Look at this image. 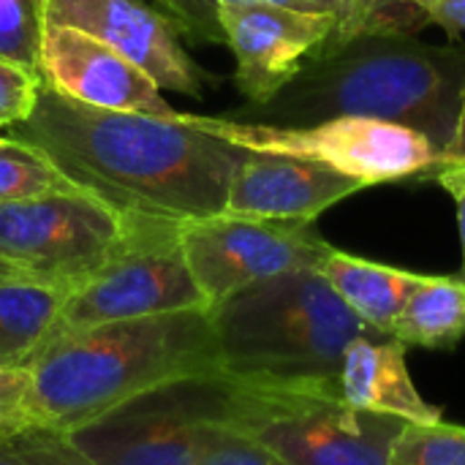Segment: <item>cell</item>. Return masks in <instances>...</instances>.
Returning <instances> with one entry per match:
<instances>
[{
	"label": "cell",
	"instance_id": "7402d4cb",
	"mask_svg": "<svg viewBox=\"0 0 465 465\" xmlns=\"http://www.w3.org/2000/svg\"><path fill=\"white\" fill-rule=\"evenodd\" d=\"M0 465H95L68 433L30 428L0 441Z\"/></svg>",
	"mask_w": 465,
	"mask_h": 465
},
{
	"label": "cell",
	"instance_id": "d6a6232c",
	"mask_svg": "<svg viewBox=\"0 0 465 465\" xmlns=\"http://www.w3.org/2000/svg\"><path fill=\"white\" fill-rule=\"evenodd\" d=\"M153 3H158V0H153Z\"/></svg>",
	"mask_w": 465,
	"mask_h": 465
},
{
	"label": "cell",
	"instance_id": "44dd1931",
	"mask_svg": "<svg viewBox=\"0 0 465 465\" xmlns=\"http://www.w3.org/2000/svg\"><path fill=\"white\" fill-rule=\"evenodd\" d=\"M44 0H0V57L41 79Z\"/></svg>",
	"mask_w": 465,
	"mask_h": 465
},
{
	"label": "cell",
	"instance_id": "277c9868",
	"mask_svg": "<svg viewBox=\"0 0 465 465\" xmlns=\"http://www.w3.org/2000/svg\"><path fill=\"white\" fill-rule=\"evenodd\" d=\"M218 373L232 384L341 398L351 341L376 338L316 267L253 283L210 308Z\"/></svg>",
	"mask_w": 465,
	"mask_h": 465
},
{
	"label": "cell",
	"instance_id": "ac0fdd59",
	"mask_svg": "<svg viewBox=\"0 0 465 465\" xmlns=\"http://www.w3.org/2000/svg\"><path fill=\"white\" fill-rule=\"evenodd\" d=\"M63 294L33 283H0V365H30L60 319Z\"/></svg>",
	"mask_w": 465,
	"mask_h": 465
},
{
	"label": "cell",
	"instance_id": "603a6c76",
	"mask_svg": "<svg viewBox=\"0 0 465 465\" xmlns=\"http://www.w3.org/2000/svg\"><path fill=\"white\" fill-rule=\"evenodd\" d=\"M223 3H275L300 11H322L319 0H158V5L177 22L180 33L196 44H223V33L215 14Z\"/></svg>",
	"mask_w": 465,
	"mask_h": 465
},
{
	"label": "cell",
	"instance_id": "52a82bcc",
	"mask_svg": "<svg viewBox=\"0 0 465 465\" xmlns=\"http://www.w3.org/2000/svg\"><path fill=\"white\" fill-rule=\"evenodd\" d=\"M196 123L237 147L294 155L360 180L368 188L381 183L425 180L441 161L428 136L414 128L371 117H332L311 125H270L196 114Z\"/></svg>",
	"mask_w": 465,
	"mask_h": 465
},
{
	"label": "cell",
	"instance_id": "8fae6325",
	"mask_svg": "<svg viewBox=\"0 0 465 465\" xmlns=\"http://www.w3.org/2000/svg\"><path fill=\"white\" fill-rule=\"evenodd\" d=\"M215 14L237 63L234 84L251 106L270 104L341 27L335 14L275 3H223Z\"/></svg>",
	"mask_w": 465,
	"mask_h": 465
},
{
	"label": "cell",
	"instance_id": "e0dca14e",
	"mask_svg": "<svg viewBox=\"0 0 465 465\" xmlns=\"http://www.w3.org/2000/svg\"><path fill=\"white\" fill-rule=\"evenodd\" d=\"M403 346L452 351L465 341V281L460 275H422L392 335Z\"/></svg>",
	"mask_w": 465,
	"mask_h": 465
},
{
	"label": "cell",
	"instance_id": "9a60e30c",
	"mask_svg": "<svg viewBox=\"0 0 465 465\" xmlns=\"http://www.w3.org/2000/svg\"><path fill=\"white\" fill-rule=\"evenodd\" d=\"M341 398L373 414H390L406 422H439L441 411L414 387L406 346L390 335L357 338L349 343L341 365Z\"/></svg>",
	"mask_w": 465,
	"mask_h": 465
},
{
	"label": "cell",
	"instance_id": "4fadbf2b",
	"mask_svg": "<svg viewBox=\"0 0 465 465\" xmlns=\"http://www.w3.org/2000/svg\"><path fill=\"white\" fill-rule=\"evenodd\" d=\"M41 84L98 109L174 117L161 87L112 46L57 22H44Z\"/></svg>",
	"mask_w": 465,
	"mask_h": 465
},
{
	"label": "cell",
	"instance_id": "7c38bea8",
	"mask_svg": "<svg viewBox=\"0 0 465 465\" xmlns=\"http://www.w3.org/2000/svg\"><path fill=\"white\" fill-rule=\"evenodd\" d=\"M44 19L112 46L161 90L191 98L204 93L207 74L185 52L177 22L150 0H44Z\"/></svg>",
	"mask_w": 465,
	"mask_h": 465
},
{
	"label": "cell",
	"instance_id": "9c48e42d",
	"mask_svg": "<svg viewBox=\"0 0 465 465\" xmlns=\"http://www.w3.org/2000/svg\"><path fill=\"white\" fill-rule=\"evenodd\" d=\"M223 376H191L131 398L84 428L71 441L95 465H196L210 422H221Z\"/></svg>",
	"mask_w": 465,
	"mask_h": 465
},
{
	"label": "cell",
	"instance_id": "5b68a950",
	"mask_svg": "<svg viewBox=\"0 0 465 465\" xmlns=\"http://www.w3.org/2000/svg\"><path fill=\"white\" fill-rule=\"evenodd\" d=\"M226 384L221 425L256 439L286 465H387L406 425L338 395Z\"/></svg>",
	"mask_w": 465,
	"mask_h": 465
},
{
	"label": "cell",
	"instance_id": "cb8c5ba5",
	"mask_svg": "<svg viewBox=\"0 0 465 465\" xmlns=\"http://www.w3.org/2000/svg\"><path fill=\"white\" fill-rule=\"evenodd\" d=\"M44 428L33 409L30 365H0V441Z\"/></svg>",
	"mask_w": 465,
	"mask_h": 465
},
{
	"label": "cell",
	"instance_id": "484cf974",
	"mask_svg": "<svg viewBox=\"0 0 465 465\" xmlns=\"http://www.w3.org/2000/svg\"><path fill=\"white\" fill-rule=\"evenodd\" d=\"M425 25L417 11L403 0H351V16L332 38H349L357 33H411Z\"/></svg>",
	"mask_w": 465,
	"mask_h": 465
},
{
	"label": "cell",
	"instance_id": "d4e9b609",
	"mask_svg": "<svg viewBox=\"0 0 465 465\" xmlns=\"http://www.w3.org/2000/svg\"><path fill=\"white\" fill-rule=\"evenodd\" d=\"M196 465H286L256 439L232 430L221 422H210L204 447Z\"/></svg>",
	"mask_w": 465,
	"mask_h": 465
},
{
	"label": "cell",
	"instance_id": "d6986e66",
	"mask_svg": "<svg viewBox=\"0 0 465 465\" xmlns=\"http://www.w3.org/2000/svg\"><path fill=\"white\" fill-rule=\"evenodd\" d=\"M71 191L84 188L65 177L44 150L8 134L0 136V202H22Z\"/></svg>",
	"mask_w": 465,
	"mask_h": 465
},
{
	"label": "cell",
	"instance_id": "8992f818",
	"mask_svg": "<svg viewBox=\"0 0 465 465\" xmlns=\"http://www.w3.org/2000/svg\"><path fill=\"white\" fill-rule=\"evenodd\" d=\"M131 234V213L90 191L0 202V262L63 297L106 267Z\"/></svg>",
	"mask_w": 465,
	"mask_h": 465
},
{
	"label": "cell",
	"instance_id": "1f68e13d",
	"mask_svg": "<svg viewBox=\"0 0 465 465\" xmlns=\"http://www.w3.org/2000/svg\"><path fill=\"white\" fill-rule=\"evenodd\" d=\"M5 281H27V278H22L14 267H8V264L0 262V283H5Z\"/></svg>",
	"mask_w": 465,
	"mask_h": 465
},
{
	"label": "cell",
	"instance_id": "3957f363",
	"mask_svg": "<svg viewBox=\"0 0 465 465\" xmlns=\"http://www.w3.org/2000/svg\"><path fill=\"white\" fill-rule=\"evenodd\" d=\"M215 373L210 311L54 327L30 362L33 409L44 428L71 433L142 392Z\"/></svg>",
	"mask_w": 465,
	"mask_h": 465
},
{
	"label": "cell",
	"instance_id": "7a4b0ae2",
	"mask_svg": "<svg viewBox=\"0 0 465 465\" xmlns=\"http://www.w3.org/2000/svg\"><path fill=\"white\" fill-rule=\"evenodd\" d=\"M465 98V46L422 44L411 33L330 38L305 68L248 123L311 125L332 117H371L414 128L439 155L452 144Z\"/></svg>",
	"mask_w": 465,
	"mask_h": 465
},
{
	"label": "cell",
	"instance_id": "4316f807",
	"mask_svg": "<svg viewBox=\"0 0 465 465\" xmlns=\"http://www.w3.org/2000/svg\"><path fill=\"white\" fill-rule=\"evenodd\" d=\"M41 79L16 63L0 57V128H11L30 117Z\"/></svg>",
	"mask_w": 465,
	"mask_h": 465
},
{
	"label": "cell",
	"instance_id": "30bf717a",
	"mask_svg": "<svg viewBox=\"0 0 465 465\" xmlns=\"http://www.w3.org/2000/svg\"><path fill=\"white\" fill-rule=\"evenodd\" d=\"M188 270L210 308L267 278L319 267L332 248L308 221L218 213L180 223Z\"/></svg>",
	"mask_w": 465,
	"mask_h": 465
},
{
	"label": "cell",
	"instance_id": "5bb4252c",
	"mask_svg": "<svg viewBox=\"0 0 465 465\" xmlns=\"http://www.w3.org/2000/svg\"><path fill=\"white\" fill-rule=\"evenodd\" d=\"M365 188L360 180L294 155L245 150L229 183L226 213L313 223L324 210Z\"/></svg>",
	"mask_w": 465,
	"mask_h": 465
},
{
	"label": "cell",
	"instance_id": "f1b7e54d",
	"mask_svg": "<svg viewBox=\"0 0 465 465\" xmlns=\"http://www.w3.org/2000/svg\"><path fill=\"white\" fill-rule=\"evenodd\" d=\"M430 180H436L458 204V226H460V248H463V264L458 275L465 281V161H439Z\"/></svg>",
	"mask_w": 465,
	"mask_h": 465
},
{
	"label": "cell",
	"instance_id": "ffe728a7",
	"mask_svg": "<svg viewBox=\"0 0 465 465\" xmlns=\"http://www.w3.org/2000/svg\"><path fill=\"white\" fill-rule=\"evenodd\" d=\"M387 465H465V428L447 422H406Z\"/></svg>",
	"mask_w": 465,
	"mask_h": 465
},
{
	"label": "cell",
	"instance_id": "6da1fadb",
	"mask_svg": "<svg viewBox=\"0 0 465 465\" xmlns=\"http://www.w3.org/2000/svg\"><path fill=\"white\" fill-rule=\"evenodd\" d=\"M8 136L44 150L65 177L117 210L177 223L226 213L229 183L245 155V147L202 128L196 114L98 109L49 84L38 87L30 117Z\"/></svg>",
	"mask_w": 465,
	"mask_h": 465
},
{
	"label": "cell",
	"instance_id": "f546056e",
	"mask_svg": "<svg viewBox=\"0 0 465 465\" xmlns=\"http://www.w3.org/2000/svg\"><path fill=\"white\" fill-rule=\"evenodd\" d=\"M441 161H465V98L460 106V120H458V131L452 144L441 153Z\"/></svg>",
	"mask_w": 465,
	"mask_h": 465
},
{
	"label": "cell",
	"instance_id": "ba28073f",
	"mask_svg": "<svg viewBox=\"0 0 465 465\" xmlns=\"http://www.w3.org/2000/svg\"><path fill=\"white\" fill-rule=\"evenodd\" d=\"M180 311H210L188 270L180 223L131 213L125 245L90 281L63 297L57 330H84Z\"/></svg>",
	"mask_w": 465,
	"mask_h": 465
},
{
	"label": "cell",
	"instance_id": "4dcf8cb0",
	"mask_svg": "<svg viewBox=\"0 0 465 465\" xmlns=\"http://www.w3.org/2000/svg\"><path fill=\"white\" fill-rule=\"evenodd\" d=\"M319 5H322V11L335 14V16L341 19V27H338V30L346 27V22H349V16H351V0H319Z\"/></svg>",
	"mask_w": 465,
	"mask_h": 465
},
{
	"label": "cell",
	"instance_id": "83f0119b",
	"mask_svg": "<svg viewBox=\"0 0 465 465\" xmlns=\"http://www.w3.org/2000/svg\"><path fill=\"white\" fill-rule=\"evenodd\" d=\"M411 11L422 16V22H433L444 27L452 38L465 33V0H403Z\"/></svg>",
	"mask_w": 465,
	"mask_h": 465
},
{
	"label": "cell",
	"instance_id": "2e32d148",
	"mask_svg": "<svg viewBox=\"0 0 465 465\" xmlns=\"http://www.w3.org/2000/svg\"><path fill=\"white\" fill-rule=\"evenodd\" d=\"M316 270L349 305V311L381 335H392L398 316L422 278V272L351 256L338 248H330Z\"/></svg>",
	"mask_w": 465,
	"mask_h": 465
}]
</instances>
